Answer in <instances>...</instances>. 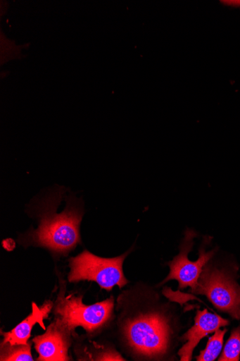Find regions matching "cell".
I'll use <instances>...</instances> for the list:
<instances>
[{
	"label": "cell",
	"instance_id": "1",
	"mask_svg": "<svg viewBox=\"0 0 240 361\" xmlns=\"http://www.w3.org/2000/svg\"><path fill=\"white\" fill-rule=\"evenodd\" d=\"M83 212L74 204L57 214H44L38 228L20 239V243L46 248L54 254L67 255L81 243L80 224Z\"/></svg>",
	"mask_w": 240,
	"mask_h": 361
},
{
	"label": "cell",
	"instance_id": "7",
	"mask_svg": "<svg viewBox=\"0 0 240 361\" xmlns=\"http://www.w3.org/2000/svg\"><path fill=\"white\" fill-rule=\"evenodd\" d=\"M39 354V360L65 361L70 360L68 355L70 348V334L55 320L49 325L45 334L32 340Z\"/></svg>",
	"mask_w": 240,
	"mask_h": 361
},
{
	"label": "cell",
	"instance_id": "5",
	"mask_svg": "<svg viewBox=\"0 0 240 361\" xmlns=\"http://www.w3.org/2000/svg\"><path fill=\"white\" fill-rule=\"evenodd\" d=\"M191 291L206 295L216 308L236 319H240V287L223 271L208 264Z\"/></svg>",
	"mask_w": 240,
	"mask_h": 361
},
{
	"label": "cell",
	"instance_id": "3",
	"mask_svg": "<svg viewBox=\"0 0 240 361\" xmlns=\"http://www.w3.org/2000/svg\"><path fill=\"white\" fill-rule=\"evenodd\" d=\"M114 299H110L87 306L82 303V298L59 296L54 313L56 320L68 333H72L77 326H82L88 333H93L106 324L113 316Z\"/></svg>",
	"mask_w": 240,
	"mask_h": 361
},
{
	"label": "cell",
	"instance_id": "14",
	"mask_svg": "<svg viewBox=\"0 0 240 361\" xmlns=\"http://www.w3.org/2000/svg\"><path fill=\"white\" fill-rule=\"evenodd\" d=\"M96 360H125V359L115 350H109L102 353L96 358Z\"/></svg>",
	"mask_w": 240,
	"mask_h": 361
},
{
	"label": "cell",
	"instance_id": "10",
	"mask_svg": "<svg viewBox=\"0 0 240 361\" xmlns=\"http://www.w3.org/2000/svg\"><path fill=\"white\" fill-rule=\"evenodd\" d=\"M227 330H217L215 335L210 338L206 349L201 351L200 355L196 357L198 361H214L220 354L223 343L224 337Z\"/></svg>",
	"mask_w": 240,
	"mask_h": 361
},
{
	"label": "cell",
	"instance_id": "11",
	"mask_svg": "<svg viewBox=\"0 0 240 361\" xmlns=\"http://www.w3.org/2000/svg\"><path fill=\"white\" fill-rule=\"evenodd\" d=\"M1 360L8 361H32L30 345H11L2 343Z\"/></svg>",
	"mask_w": 240,
	"mask_h": 361
},
{
	"label": "cell",
	"instance_id": "2",
	"mask_svg": "<svg viewBox=\"0 0 240 361\" xmlns=\"http://www.w3.org/2000/svg\"><path fill=\"white\" fill-rule=\"evenodd\" d=\"M127 345L137 354L148 357L164 355L168 348L170 329L158 313H148L128 319L123 326Z\"/></svg>",
	"mask_w": 240,
	"mask_h": 361
},
{
	"label": "cell",
	"instance_id": "13",
	"mask_svg": "<svg viewBox=\"0 0 240 361\" xmlns=\"http://www.w3.org/2000/svg\"><path fill=\"white\" fill-rule=\"evenodd\" d=\"M22 47H17L15 42L8 40L6 37L1 38V62L2 64L6 63L8 56H10V59H13L18 58L17 55H20Z\"/></svg>",
	"mask_w": 240,
	"mask_h": 361
},
{
	"label": "cell",
	"instance_id": "9",
	"mask_svg": "<svg viewBox=\"0 0 240 361\" xmlns=\"http://www.w3.org/2000/svg\"><path fill=\"white\" fill-rule=\"evenodd\" d=\"M51 308V302L46 303L42 308L38 307L35 303H32V314L17 325L12 331L4 334V341L3 343H8L11 345H27V341L30 337L34 325L39 323L45 330L46 327L43 320L48 316Z\"/></svg>",
	"mask_w": 240,
	"mask_h": 361
},
{
	"label": "cell",
	"instance_id": "16",
	"mask_svg": "<svg viewBox=\"0 0 240 361\" xmlns=\"http://www.w3.org/2000/svg\"><path fill=\"white\" fill-rule=\"evenodd\" d=\"M224 4H227L228 6H240V1H223Z\"/></svg>",
	"mask_w": 240,
	"mask_h": 361
},
{
	"label": "cell",
	"instance_id": "4",
	"mask_svg": "<svg viewBox=\"0 0 240 361\" xmlns=\"http://www.w3.org/2000/svg\"><path fill=\"white\" fill-rule=\"evenodd\" d=\"M130 252L113 258H103L84 250L81 254L70 258L71 271L68 281H92L108 290H111L115 286L122 288L128 283L123 274L122 264Z\"/></svg>",
	"mask_w": 240,
	"mask_h": 361
},
{
	"label": "cell",
	"instance_id": "15",
	"mask_svg": "<svg viewBox=\"0 0 240 361\" xmlns=\"http://www.w3.org/2000/svg\"><path fill=\"white\" fill-rule=\"evenodd\" d=\"M4 247L7 250L11 251L15 247V242L13 240H11V239H8V240H4Z\"/></svg>",
	"mask_w": 240,
	"mask_h": 361
},
{
	"label": "cell",
	"instance_id": "6",
	"mask_svg": "<svg viewBox=\"0 0 240 361\" xmlns=\"http://www.w3.org/2000/svg\"><path fill=\"white\" fill-rule=\"evenodd\" d=\"M194 237V232L188 231L186 233L180 253L172 261L168 262L170 271L162 283L175 279L179 281L180 288L189 286L193 290L196 287L204 267L215 255L216 250L206 252L201 249L199 250L198 259L196 261H191L188 258V255L191 250Z\"/></svg>",
	"mask_w": 240,
	"mask_h": 361
},
{
	"label": "cell",
	"instance_id": "12",
	"mask_svg": "<svg viewBox=\"0 0 240 361\" xmlns=\"http://www.w3.org/2000/svg\"><path fill=\"white\" fill-rule=\"evenodd\" d=\"M240 358V326L235 328L225 347L220 361H239Z\"/></svg>",
	"mask_w": 240,
	"mask_h": 361
},
{
	"label": "cell",
	"instance_id": "8",
	"mask_svg": "<svg viewBox=\"0 0 240 361\" xmlns=\"http://www.w3.org/2000/svg\"><path fill=\"white\" fill-rule=\"evenodd\" d=\"M229 324L228 320L209 312L208 310H198L194 325L183 337V339L187 341V343L179 351L181 360L190 361L194 348L203 338Z\"/></svg>",
	"mask_w": 240,
	"mask_h": 361
}]
</instances>
